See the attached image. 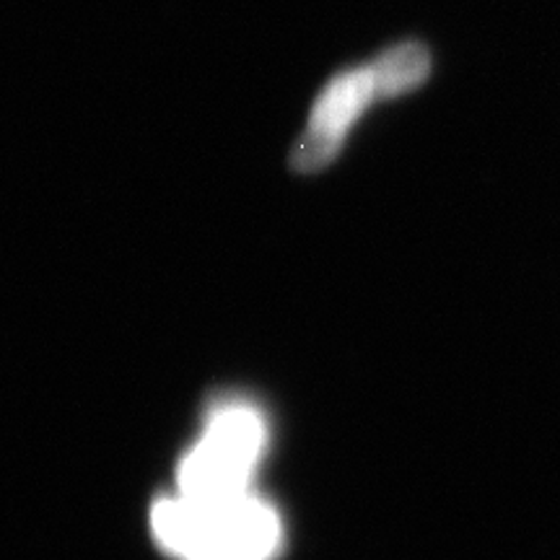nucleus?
Masks as SVG:
<instances>
[{
	"label": "nucleus",
	"mask_w": 560,
	"mask_h": 560,
	"mask_svg": "<svg viewBox=\"0 0 560 560\" xmlns=\"http://www.w3.org/2000/svg\"><path fill=\"white\" fill-rule=\"evenodd\" d=\"M151 527L179 560H270L283 540L278 511L255 490L213 501L166 495L151 511Z\"/></svg>",
	"instance_id": "nucleus-1"
},
{
	"label": "nucleus",
	"mask_w": 560,
	"mask_h": 560,
	"mask_svg": "<svg viewBox=\"0 0 560 560\" xmlns=\"http://www.w3.org/2000/svg\"><path fill=\"white\" fill-rule=\"evenodd\" d=\"M431 75V55L420 42L389 47L366 66L348 68L327 83L314 100L310 122L299 138L293 166L317 172L338 156L350 128L380 100L408 94Z\"/></svg>",
	"instance_id": "nucleus-2"
},
{
	"label": "nucleus",
	"mask_w": 560,
	"mask_h": 560,
	"mask_svg": "<svg viewBox=\"0 0 560 560\" xmlns=\"http://www.w3.org/2000/svg\"><path fill=\"white\" fill-rule=\"evenodd\" d=\"M268 446V423L255 405L223 402L213 410L198 444L179 465V495L195 501L231 499L252 490Z\"/></svg>",
	"instance_id": "nucleus-3"
}]
</instances>
